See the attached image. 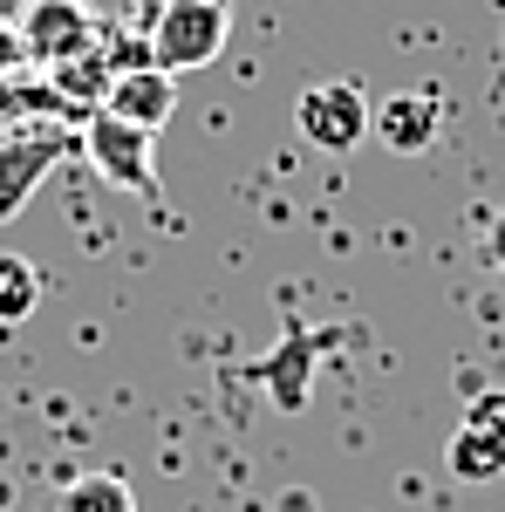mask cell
Listing matches in <instances>:
<instances>
[{"label": "cell", "mask_w": 505, "mask_h": 512, "mask_svg": "<svg viewBox=\"0 0 505 512\" xmlns=\"http://www.w3.org/2000/svg\"><path fill=\"white\" fill-rule=\"evenodd\" d=\"M69 144H76L69 123H21V130L0 137V226L21 219V205L41 192V178L55 164L69 158Z\"/></svg>", "instance_id": "obj_5"}, {"label": "cell", "mask_w": 505, "mask_h": 512, "mask_svg": "<svg viewBox=\"0 0 505 512\" xmlns=\"http://www.w3.org/2000/svg\"><path fill=\"white\" fill-rule=\"evenodd\" d=\"M76 144L89 151V164L130 198H157V130L110 117V110H89L76 130Z\"/></svg>", "instance_id": "obj_4"}, {"label": "cell", "mask_w": 505, "mask_h": 512, "mask_svg": "<svg viewBox=\"0 0 505 512\" xmlns=\"http://www.w3.org/2000/svg\"><path fill=\"white\" fill-rule=\"evenodd\" d=\"M123 7H130V14H137L144 28H151V21H157V14H164V7H171V0H123Z\"/></svg>", "instance_id": "obj_16"}, {"label": "cell", "mask_w": 505, "mask_h": 512, "mask_svg": "<svg viewBox=\"0 0 505 512\" xmlns=\"http://www.w3.org/2000/svg\"><path fill=\"white\" fill-rule=\"evenodd\" d=\"M41 308V274L21 260V253H0V328L28 321Z\"/></svg>", "instance_id": "obj_12"}, {"label": "cell", "mask_w": 505, "mask_h": 512, "mask_svg": "<svg viewBox=\"0 0 505 512\" xmlns=\"http://www.w3.org/2000/svg\"><path fill=\"white\" fill-rule=\"evenodd\" d=\"M103 110L123 123H137V130H164L171 110H178V76H164L157 62H137V69H117L110 82V96H103Z\"/></svg>", "instance_id": "obj_7"}, {"label": "cell", "mask_w": 505, "mask_h": 512, "mask_svg": "<svg viewBox=\"0 0 505 512\" xmlns=\"http://www.w3.org/2000/svg\"><path fill=\"white\" fill-rule=\"evenodd\" d=\"M103 14L89 7V0H21V14H14V35H21V55H28V69H62V62H76L89 55L96 41H103Z\"/></svg>", "instance_id": "obj_2"}, {"label": "cell", "mask_w": 505, "mask_h": 512, "mask_svg": "<svg viewBox=\"0 0 505 512\" xmlns=\"http://www.w3.org/2000/svg\"><path fill=\"white\" fill-rule=\"evenodd\" d=\"M437 130H444V96L437 89H396L369 110V137L396 158H424L437 144Z\"/></svg>", "instance_id": "obj_6"}, {"label": "cell", "mask_w": 505, "mask_h": 512, "mask_svg": "<svg viewBox=\"0 0 505 512\" xmlns=\"http://www.w3.org/2000/svg\"><path fill=\"white\" fill-rule=\"evenodd\" d=\"M69 110L55 103V89L48 82H28L21 69L14 76H0V137L7 130H21V123H62Z\"/></svg>", "instance_id": "obj_10"}, {"label": "cell", "mask_w": 505, "mask_h": 512, "mask_svg": "<svg viewBox=\"0 0 505 512\" xmlns=\"http://www.w3.org/2000/svg\"><path fill=\"white\" fill-rule=\"evenodd\" d=\"M103 35H110V28H103ZM41 82L55 89V103H62V110H82V117H89V110H103V96H110V82H117V62H110V48L96 41L89 55L62 62V69H48Z\"/></svg>", "instance_id": "obj_8"}, {"label": "cell", "mask_w": 505, "mask_h": 512, "mask_svg": "<svg viewBox=\"0 0 505 512\" xmlns=\"http://www.w3.org/2000/svg\"><path fill=\"white\" fill-rule=\"evenodd\" d=\"M444 465H451V478H465V485H492V478H505V431L465 417V424L451 431V444H444Z\"/></svg>", "instance_id": "obj_9"}, {"label": "cell", "mask_w": 505, "mask_h": 512, "mask_svg": "<svg viewBox=\"0 0 505 512\" xmlns=\"http://www.w3.org/2000/svg\"><path fill=\"white\" fill-rule=\"evenodd\" d=\"M369 96H362V82L355 76H328V82H308L301 89V103H294V130L308 137L314 151H328V158H349L369 144Z\"/></svg>", "instance_id": "obj_3"}, {"label": "cell", "mask_w": 505, "mask_h": 512, "mask_svg": "<svg viewBox=\"0 0 505 512\" xmlns=\"http://www.w3.org/2000/svg\"><path fill=\"white\" fill-rule=\"evenodd\" d=\"M485 260H492V274H505V212H492V226H485Z\"/></svg>", "instance_id": "obj_15"}, {"label": "cell", "mask_w": 505, "mask_h": 512, "mask_svg": "<svg viewBox=\"0 0 505 512\" xmlns=\"http://www.w3.org/2000/svg\"><path fill=\"white\" fill-rule=\"evenodd\" d=\"M465 417H478V424H492V431H505V390L471 396V410H465Z\"/></svg>", "instance_id": "obj_13"}, {"label": "cell", "mask_w": 505, "mask_h": 512, "mask_svg": "<svg viewBox=\"0 0 505 512\" xmlns=\"http://www.w3.org/2000/svg\"><path fill=\"white\" fill-rule=\"evenodd\" d=\"M55 512H137V492H130L117 472H89L55 499Z\"/></svg>", "instance_id": "obj_11"}, {"label": "cell", "mask_w": 505, "mask_h": 512, "mask_svg": "<svg viewBox=\"0 0 505 512\" xmlns=\"http://www.w3.org/2000/svg\"><path fill=\"white\" fill-rule=\"evenodd\" d=\"M144 35H151V62L164 76H192V69H205V62L226 55L233 7H226V0H171Z\"/></svg>", "instance_id": "obj_1"}, {"label": "cell", "mask_w": 505, "mask_h": 512, "mask_svg": "<svg viewBox=\"0 0 505 512\" xmlns=\"http://www.w3.org/2000/svg\"><path fill=\"white\" fill-rule=\"evenodd\" d=\"M14 69H28V55H21V35H14V21H0V76H14Z\"/></svg>", "instance_id": "obj_14"}]
</instances>
